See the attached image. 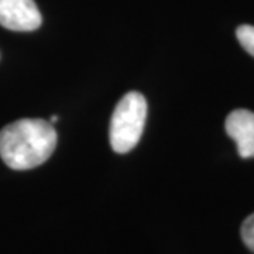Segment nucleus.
I'll list each match as a JSON object with an SVG mask.
<instances>
[{"label":"nucleus","mask_w":254,"mask_h":254,"mask_svg":"<svg viewBox=\"0 0 254 254\" xmlns=\"http://www.w3.org/2000/svg\"><path fill=\"white\" fill-rule=\"evenodd\" d=\"M57 141V131L50 122L20 119L0 130V157L11 170L26 171L46 163Z\"/></svg>","instance_id":"1"},{"label":"nucleus","mask_w":254,"mask_h":254,"mask_svg":"<svg viewBox=\"0 0 254 254\" xmlns=\"http://www.w3.org/2000/svg\"><path fill=\"white\" fill-rule=\"evenodd\" d=\"M147 119V100L140 92H128L115 108L109 127L113 151L128 153L140 141Z\"/></svg>","instance_id":"2"},{"label":"nucleus","mask_w":254,"mask_h":254,"mask_svg":"<svg viewBox=\"0 0 254 254\" xmlns=\"http://www.w3.org/2000/svg\"><path fill=\"white\" fill-rule=\"evenodd\" d=\"M240 235H242V240L247 246V249L254 253V213L246 218L242 225V229H240Z\"/></svg>","instance_id":"6"},{"label":"nucleus","mask_w":254,"mask_h":254,"mask_svg":"<svg viewBox=\"0 0 254 254\" xmlns=\"http://www.w3.org/2000/svg\"><path fill=\"white\" fill-rule=\"evenodd\" d=\"M236 37L240 46L252 57H254V26H250V24L240 26L236 30Z\"/></svg>","instance_id":"5"},{"label":"nucleus","mask_w":254,"mask_h":254,"mask_svg":"<svg viewBox=\"0 0 254 254\" xmlns=\"http://www.w3.org/2000/svg\"><path fill=\"white\" fill-rule=\"evenodd\" d=\"M227 136L237 145V153L242 158L254 157V113L250 110H233L226 118Z\"/></svg>","instance_id":"4"},{"label":"nucleus","mask_w":254,"mask_h":254,"mask_svg":"<svg viewBox=\"0 0 254 254\" xmlns=\"http://www.w3.org/2000/svg\"><path fill=\"white\" fill-rule=\"evenodd\" d=\"M43 17L34 0H0V26L13 31H34Z\"/></svg>","instance_id":"3"}]
</instances>
